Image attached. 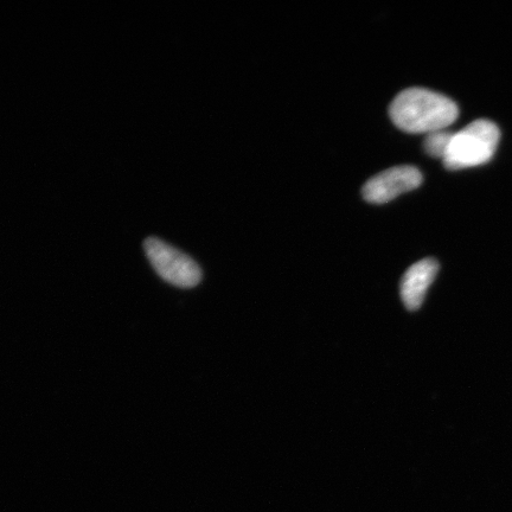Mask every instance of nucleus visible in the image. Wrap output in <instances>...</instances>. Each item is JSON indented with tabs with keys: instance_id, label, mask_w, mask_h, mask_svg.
<instances>
[{
	"instance_id": "obj_3",
	"label": "nucleus",
	"mask_w": 512,
	"mask_h": 512,
	"mask_svg": "<svg viewBox=\"0 0 512 512\" xmlns=\"http://www.w3.org/2000/svg\"><path fill=\"white\" fill-rule=\"evenodd\" d=\"M144 248L152 267L166 283L181 288L201 283V268L187 254L157 238L146 239Z\"/></svg>"
},
{
	"instance_id": "obj_1",
	"label": "nucleus",
	"mask_w": 512,
	"mask_h": 512,
	"mask_svg": "<svg viewBox=\"0 0 512 512\" xmlns=\"http://www.w3.org/2000/svg\"><path fill=\"white\" fill-rule=\"evenodd\" d=\"M389 114L400 130L427 136L451 126L458 119L459 110L447 96L415 87L396 95Z\"/></svg>"
},
{
	"instance_id": "obj_6",
	"label": "nucleus",
	"mask_w": 512,
	"mask_h": 512,
	"mask_svg": "<svg viewBox=\"0 0 512 512\" xmlns=\"http://www.w3.org/2000/svg\"><path fill=\"white\" fill-rule=\"evenodd\" d=\"M453 132L443 130L427 134L424 147L427 155L444 159L450 146Z\"/></svg>"
},
{
	"instance_id": "obj_2",
	"label": "nucleus",
	"mask_w": 512,
	"mask_h": 512,
	"mask_svg": "<svg viewBox=\"0 0 512 512\" xmlns=\"http://www.w3.org/2000/svg\"><path fill=\"white\" fill-rule=\"evenodd\" d=\"M501 138V132L490 120L472 121L453 133L450 146L443 159L445 168L456 171L490 162Z\"/></svg>"
},
{
	"instance_id": "obj_4",
	"label": "nucleus",
	"mask_w": 512,
	"mask_h": 512,
	"mask_svg": "<svg viewBox=\"0 0 512 512\" xmlns=\"http://www.w3.org/2000/svg\"><path fill=\"white\" fill-rule=\"evenodd\" d=\"M422 179L424 177L415 166H395L370 178L363 187V197L373 204L388 203L405 192L419 188Z\"/></svg>"
},
{
	"instance_id": "obj_5",
	"label": "nucleus",
	"mask_w": 512,
	"mask_h": 512,
	"mask_svg": "<svg viewBox=\"0 0 512 512\" xmlns=\"http://www.w3.org/2000/svg\"><path fill=\"white\" fill-rule=\"evenodd\" d=\"M439 271V264L434 259L416 262L403 275L401 281V298L409 311L420 309L424 303L428 288L432 285Z\"/></svg>"
}]
</instances>
